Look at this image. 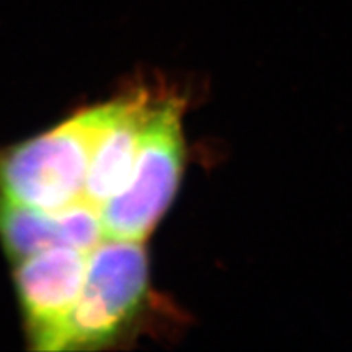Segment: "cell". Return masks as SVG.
<instances>
[{
	"label": "cell",
	"mask_w": 352,
	"mask_h": 352,
	"mask_svg": "<svg viewBox=\"0 0 352 352\" xmlns=\"http://www.w3.org/2000/svg\"><path fill=\"white\" fill-rule=\"evenodd\" d=\"M182 109L175 98L148 109L129 179L100 209L104 239L142 243L168 209L183 171Z\"/></svg>",
	"instance_id": "7a4b0ae2"
},
{
	"label": "cell",
	"mask_w": 352,
	"mask_h": 352,
	"mask_svg": "<svg viewBox=\"0 0 352 352\" xmlns=\"http://www.w3.org/2000/svg\"><path fill=\"white\" fill-rule=\"evenodd\" d=\"M151 103L145 96L118 101L109 121L91 155L83 201L101 209L104 202L124 188L138 155L140 132Z\"/></svg>",
	"instance_id": "8992f818"
},
{
	"label": "cell",
	"mask_w": 352,
	"mask_h": 352,
	"mask_svg": "<svg viewBox=\"0 0 352 352\" xmlns=\"http://www.w3.org/2000/svg\"><path fill=\"white\" fill-rule=\"evenodd\" d=\"M0 239L15 261L67 246L90 253L104 239L100 209L78 201L59 212H46L0 197Z\"/></svg>",
	"instance_id": "5b68a950"
},
{
	"label": "cell",
	"mask_w": 352,
	"mask_h": 352,
	"mask_svg": "<svg viewBox=\"0 0 352 352\" xmlns=\"http://www.w3.org/2000/svg\"><path fill=\"white\" fill-rule=\"evenodd\" d=\"M116 103L70 118L0 157V197L46 212L83 201L91 155Z\"/></svg>",
	"instance_id": "6da1fadb"
},
{
	"label": "cell",
	"mask_w": 352,
	"mask_h": 352,
	"mask_svg": "<svg viewBox=\"0 0 352 352\" xmlns=\"http://www.w3.org/2000/svg\"><path fill=\"white\" fill-rule=\"evenodd\" d=\"M88 253L57 246L20 261L15 272L30 338L41 351H54L60 329L85 283Z\"/></svg>",
	"instance_id": "277c9868"
},
{
	"label": "cell",
	"mask_w": 352,
	"mask_h": 352,
	"mask_svg": "<svg viewBox=\"0 0 352 352\" xmlns=\"http://www.w3.org/2000/svg\"><path fill=\"white\" fill-rule=\"evenodd\" d=\"M147 254L140 241L103 239L88 253L85 283L54 351L103 344L138 315L147 292Z\"/></svg>",
	"instance_id": "3957f363"
}]
</instances>
